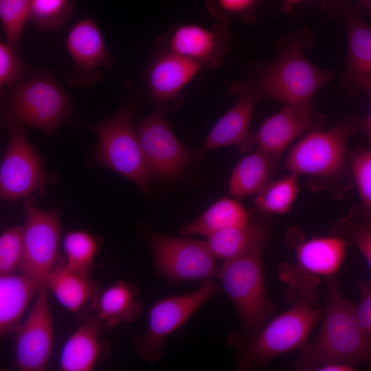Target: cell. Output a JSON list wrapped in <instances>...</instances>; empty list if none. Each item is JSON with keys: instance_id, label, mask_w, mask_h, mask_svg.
Returning <instances> with one entry per match:
<instances>
[{"instance_id": "cell-22", "label": "cell", "mask_w": 371, "mask_h": 371, "mask_svg": "<svg viewBox=\"0 0 371 371\" xmlns=\"http://www.w3.org/2000/svg\"><path fill=\"white\" fill-rule=\"evenodd\" d=\"M105 328L93 311L85 315L78 328L62 348L59 369L62 371L91 370L100 355L102 348L100 336Z\"/></svg>"}, {"instance_id": "cell-40", "label": "cell", "mask_w": 371, "mask_h": 371, "mask_svg": "<svg viewBox=\"0 0 371 371\" xmlns=\"http://www.w3.org/2000/svg\"><path fill=\"white\" fill-rule=\"evenodd\" d=\"M304 1V0H283L282 5H281V11L284 14H289L291 13L294 6L299 2Z\"/></svg>"}, {"instance_id": "cell-31", "label": "cell", "mask_w": 371, "mask_h": 371, "mask_svg": "<svg viewBox=\"0 0 371 371\" xmlns=\"http://www.w3.org/2000/svg\"><path fill=\"white\" fill-rule=\"evenodd\" d=\"M95 237L82 230L67 232L63 247L65 265L75 271L88 273L98 249Z\"/></svg>"}, {"instance_id": "cell-28", "label": "cell", "mask_w": 371, "mask_h": 371, "mask_svg": "<svg viewBox=\"0 0 371 371\" xmlns=\"http://www.w3.org/2000/svg\"><path fill=\"white\" fill-rule=\"evenodd\" d=\"M297 179V175L289 172L280 179L271 180L253 199L256 209L269 215L288 212L298 192Z\"/></svg>"}, {"instance_id": "cell-5", "label": "cell", "mask_w": 371, "mask_h": 371, "mask_svg": "<svg viewBox=\"0 0 371 371\" xmlns=\"http://www.w3.org/2000/svg\"><path fill=\"white\" fill-rule=\"evenodd\" d=\"M289 236L295 261L282 264L278 271L279 278L287 285L286 297L291 303H315L320 279L336 274L351 242L333 234L305 239L296 230H291Z\"/></svg>"}, {"instance_id": "cell-2", "label": "cell", "mask_w": 371, "mask_h": 371, "mask_svg": "<svg viewBox=\"0 0 371 371\" xmlns=\"http://www.w3.org/2000/svg\"><path fill=\"white\" fill-rule=\"evenodd\" d=\"M311 35L302 31L278 41V58L260 65L249 79L261 99L271 98L284 105H312L316 92L333 73L320 69L304 56Z\"/></svg>"}, {"instance_id": "cell-1", "label": "cell", "mask_w": 371, "mask_h": 371, "mask_svg": "<svg viewBox=\"0 0 371 371\" xmlns=\"http://www.w3.org/2000/svg\"><path fill=\"white\" fill-rule=\"evenodd\" d=\"M326 280L327 298L319 333L302 349L296 368L315 370L330 363L371 365V342L358 322L356 306L344 297L335 275Z\"/></svg>"}, {"instance_id": "cell-20", "label": "cell", "mask_w": 371, "mask_h": 371, "mask_svg": "<svg viewBox=\"0 0 371 371\" xmlns=\"http://www.w3.org/2000/svg\"><path fill=\"white\" fill-rule=\"evenodd\" d=\"M324 121L323 116L315 117L312 105H284L251 135V142L258 148L280 156L297 136L307 130L322 128Z\"/></svg>"}, {"instance_id": "cell-16", "label": "cell", "mask_w": 371, "mask_h": 371, "mask_svg": "<svg viewBox=\"0 0 371 371\" xmlns=\"http://www.w3.org/2000/svg\"><path fill=\"white\" fill-rule=\"evenodd\" d=\"M71 57L65 75L74 86H91L102 78V69H109L114 59L108 50L93 19L88 16L75 23L65 39Z\"/></svg>"}, {"instance_id": "cell-8", "label": "cell", "mask_w": 371, "mask_h": 371, "mask_svg": "<svg viewBox=\"0 0 371 371\" xmlns=\"http://www.w3.org/2000/svg\"><path fill=\"white\" fill-rule=\"evenodd\" d=\"M322 313V309L315 307V303L304 300L292 302L288 310L262 327L246 345L240 366L244 368L263 367L278 355L302 350Z\"/></svg>"}, {"instance_id": "cell-36", "label": "cell", "mask_w": 371, "mask_h": 371, "mask_svg": "<svg viewBox=\"0 0 371 371\" xmlns=\"http://www.w3.org/2000/svg\"><path fill=\"white\" fill-rule=\"evenodd\" d=\"M5 41L0 42V90L15 85L32 71Z\"/></svg>"}, {"instance_id": "cell-14", "label": "cell", "mask_w": 371, "mask_h": 371, "mask_svg": "<svg viewBox=\"0 0 371 371\" xmlns=\"http://www.w3.org/2000/svg\"><path fill=\"white\" fill-rule=\"evenodd\" d=\"M137 132L150 177L173 179L183 173L189 161L190 153L173 133L163 113L156 111L143 118Z\"/></svg>"}, {"instance_id": "cell-24", "label": "cell", "mask_w": 371, "mask_h": 371, "mask_svg": "<svg viewBox=\"0 0 371 371\" xmlns=\"http://www.w3.org/2000/svg\"><path fill=\"white\" fill-rule=\"evenodd\" d=\"M44 286L21 273L0 276V335L5 336L18 324L32 298Z\"/></svg>"}, {"instance_id": "cell-15", "label": "cell", "mask_w": 371, "mask_h": 371, "mask_svg": "<svg viewBox=\"0 0 371 371\" xmlns=\"http://www.w3.org/2000/svg\"><path fill=\"white\" fill-rule=\"evenodd\" d=\"M204 66L153 45L144 69L146 93L161 113L175 109L183 100L182 90Z\"/></svg>"}, {"instance_id": "cell-23", "label": "cell", "mask_w": 371, "mask_h": 371, "mask_svg": "<svg viewBox=\"0 0 371 371\" xmlns=\"http://www.w3.org/2000/svg\"><path fill=\"white\" fill-rule=\"evenodd\" d=\"M279 163L280 156L258 148L234 169L229 180V195L236 199L256 195L271 181Z\"/></svg>"}, {"instance_id": "cell-6", "label": "cell", "mask_w": 371, "mask_h": 371, "mask_svg": "<svg viewBox=\"0 0 371 371\" xmlns=\"http://www.w3.org/2000/svg\"><path fill=\"white\" fill-rule=\"evenodd\" d=\"M265 245L255 246L225 260L217 277L239 315L242 330L252 338L275 309L268 297L262 270Z\"/></svg>"}, {"instance_id": "cell-35", "label": "cell", "mask_w": 371, "mask_h": 371, "mask_svg": "<svg viewBox=\"0 0 371 371\" xmlns=\"http://www.w3.org/2000/svg\"><path fill=\"white\" fill-rule=\"evenodd\" d=\"M23 253V225L6 229L0 237V276L19 269Z\"/></svg>"}, {"instance_id": "cell-17", "label": "cell", "mask_w": 371, "mask_h": 371, "mask_svg": "<svg viewBox=\"0 0 371 371\" xmlns=\"http://www.w3.org/2000/svg\"><path fill=\"white\" fill-rule=\"evenodd\" d=\"M47 286L36 293L24 323L17 331L14 363L23 371H41L48 364L54 343V328Z\"/></svg>"}, {"instance_id": "cell-30", "label": "cell", "mask_w": 371, "mask_h": 371, "mask_svg": "<svg viewBox=\"0 0 371 371\" xmlns=\"http://www.w3.org/2000/svg\"><path fill=\"white\" fill-rule=\"evenodd\" d=\"M350 166L360 199V206L351 209L361 219L371 222V149L360 148L350 153Z\"/></svg>"}, {"instance_id": "cell-39", "label": "cell", "mask_w": 371, "mask_h": 371, "mask_svg": "<svg viewBox=\"0 0 371 371\" xmlns=\"http://www.w3.org/2000/svg\"><path fill=\"white\" fill-rule=\"evenodd\" d=\"M361 130L364 132L368 142L371 144V110L368 115L362 119Z\"/></svg>"}, {"instance_id": "cell-41", "label": "cell", "mask_w": 371, "mask_h": 371, "mask_svg": "<svg viewBox=\"0 0 371 371\" xmlns=\"http://www.w3.org/2000/svg\"><path fill=\"white\" fill-rule=\"evenodd\" d=\"M359 5L371 14V0H359Z\"/></svg>"}, {"instance_id": "cell-25", "label": "cell", "mask_w": 371, "mask_h": 371, "mask_svg": "<svg viewBox=\"0 0 371 371\" xmlns=\"http://www.w3.org/2000/svg\"><path fill=\"white\" fill-rule=\"evenodd\" d=\"M138 289L131 282L118 281L109 286L90 304L92 311L106 328L133 322L143 309L137 299Z\"/></svg>"}, {"instance_id": "cell-38", "label": "cell", "mask_w": 371, "mask_h": 371, "mask_svg": "<svg viewBox=\"0 0 371 371\" xmlns=\"http://www.w3.org/2000/svg\"><path fill=\"white\" fill-rule=\"evenodd\" d=\"M354 364L347 363H330L319 366L317 371H350L354 370Z\"/></svg>"}, {"instance_id": "cell-37", "label": "cell", "mask_w": 371, "mask_h": 371, "mask_svg": "<svg viewBox=\"0 0 371 371\" xmlns=\"http://www.w3.org/2000/svg\"><path fill=\"white\" fill-rule=\"evenodd\" d=\"M360 301L356 306L358 322L371 342V281L364 280L359 284Z\"/></svg>"}, {"instance_id": "cell-33", "label": "cell", "mask_w": 371, "mask_h": 371, "mask_svg": "<svg viewBox=\"0 0 371 371\" xmlns=\"http://www.w3.org/2000/svg\"><path fill=\"white\" fill-rule=\"evenodd\" d=\"M330 232L354 243L371 267V222L361 219L350 209L347 216L334 223Z\"/></svg>"}, {"instance_id": "cell-13", "label": "cell", "mask_w": 371, "mask_h": 371, "mask_svg": "<svg viewBox=\"0 0 371 371\" xmlns=\"http://www.w3.org/2000/svg\"><path fill=\"white\" fill-rule=\"evenodd\" d=\"M155 46L212 69L221 67L231 47L229 25L219 21L210 27L194 23L172 26L158 36Z\"/></svg>"}, {"instance_id": "cell-12", "label": "cell", "mask_w": 371, "mask_h": 371, "mask_svg": "<svg viewBox=\"0 0 371 371\" xmlns=\"http://www.w3.org/2000/svg\"><path fill=\"white\" fill-rule=\"evenodd\" d=\"M150 248L157 271L173 282L217 276L219 268L206 242L157 234Z\"/></svg>"}, {"instance_id": "cell-11", "label": "cell", "mask_w": 371, "mask_h": 371, "mask_svg": "<svg viewBox=\"0 0 371 371\" xmlns=\"http://www.w3.org/2000/svg\"><path fill=\"white\" fill-rule=\"evenodd\" d=\"M23 253L21 273L43 286L56 266L60 223L57 212L38 207L32 197L25 199Z\"/></svg>"}, {"instance_id": "cell-4", "label": "cell", "mask_w": 371, "mask_h": 371, "mask_svg": "<svg viewBox=\"0 0 371 371\" xmlns=\"http://www.w3.org/2000/svg\"><path fill=\"white\" fill-rule=\"evenodd\" d=\"M2 124L32 127L53 134L69 118L71 102L56 79L45 71H33L1 93Z\"/></svg>"}, {"instance_id": "cell-18", "label": "cell", "mask_w": 371, "mask_h": 371, "mask_svg": "<svg viewBox=\"0 0 371 371\" xmlns=\"http://www.w3.org/2000/svg\"><path fill=\"white\" fill-rule=\"evenodd\" d=\"M229 92L237 101L212 127L194 158L221 147L235 146L243 153L253 146L249 126L255 106L262 99L249 79L234 82Z\"/></svg>"}, {"instance_id": "cell-29", "label": "cell", "mask_w": 371, "mask_h": 371, "mask_svg": "<svg viewBox=\"0 0 371 371\" xmlns=\"http://www.w3.org/2000/svg\"><path fill=\"white\" fill-rule=\"evenodd\" d=\"M75 0H32L28 21L41 31L63 27L73 15Z\"/></svg>"}, {"instance_id": "cell-19", "label": "cell", "mask_w": 371, "mask_h": 371, "mask_svg": "<svg viewBox=\"0 0 371 371\" xmlns=\"http://www.w3.org/2000/svg\"><path fill=\"white\" fill-rule=\"evenodd\" d=\"M337 4L348 38L344 83L352 91H365L371 97V27L363 20L360 5Z\"/></svg>"}, {"instance_id": "cell-26", "label": "cell", "mask_w": 371, "mask_h": 371, "mask_svg": "<svg viewBox=\"0 0 371 371\" xmlns=\"http://www.w3.org/2000/svg\"><path fill=\"white\" fill-rule=\"evenodd\" d=\"M251 214L236 199L225 197L183 226L179 234L186 237L199 234L208 238L225 229L245 224Z\"/></svg>"}, {"instance_id": "cell-27", "label": "cell", "mask_w": 371, "mask_h": 371, "mask_svg": "<svg viewBox=\"0 0 371 371\" xmlns=\"http://www.w3.org/2000/svg\"><path fill=\"white\" fill-rule=\"evenodd\" d=\"M47 286L57 301L71 312L79 311L95 299V284L88 273L71 270L65 263L56 265Z\"/></svg>"}, {"instance_id": "cell-34", "label": "cell", "mask_w": 371, "mask_h": 371, "mask_svg": "<svg viewBox=\"0 0 371 371\" xmlns=\"http://www.w3.org/2000/svg\"><path fill=\"white\" fill-rule=\"evenodd\" d=\"M263 0H205L209 14L216 21L229 24L238 17L245 24H251L256 18L257 10Z\"/></svg>"}, {"instance_id": "cell-32", "label": "cell", "mask_w": 371, "mask_h": 371, "mask_svg": "<svg viewBox=\"0 0 371 371\" xmlns=\"http://www.w3.org/2000/svg\"><path fill=\"white\" fill-rule=\"evenodd\" d=\"M31 1L0 0V21L4 41L17 53L25 23L28 21Z\"/></svg>"}, {"instance_id": "cell-3", "label": "cell", "mask_w": 371, "mask_h": 371, "mask_svg": "<svg viewBox=\"0 0 371 371\" xmlns=\"http://www.w3.org/2000/svg\"><path fill=\"white\" fill-rule=\"evenodd\" d=\"M361 121L350 115L329 130L310 131L289 150L284 168L311 177L313 189L330 190L340 183L346 190L351 175L347 144L352 134L361 130Z\"/></svg>"}, {"instance_id": "cell-21", "label": "cell", "mask_w": 371, "mask_h": 371, "mask_svg": "<svg viewBox=\"0 0 371 371\" xmlns=\"http://www.w3.org/2000/svg\"><path fill=\"white\" fill-rule=\"evenodd\" d=\"M271 216L256 209L245 224L225 229L208 237L207 246L216 258L225 261L255 246L265 245L271 235Z\"/></svg>"}, {"instance_id": "cell-9", "label": "cell", "mask_w": 371, "mask_h": 371, "mask_svg": "<svg viewBox=\"0 0 371 371\" xmlns=\"http://www.w3.org/2000/svg\"><path fill=\"white\" fill-rule=\"evenodd\" d=\"M52 179L38 153L27 139L25 128L8 126V145L0 168V195L14 201L41 193Z\"/></svg>"}, {"instance_id": "cell-7", "label": "cell", "mask_w": 371, "mask_h": 371, "mask_svg": "<svg viewBox=\"0 0 371 371\" xmlns=\"http://www.w3.org/2000/svg\"><path fill=\"white\" fill-rule=\"evenodd\" d=\"M135 102L124 104L108 117L87 125L97 136L95 159L149 192V173L133 123Z\"/></svg>"}, {"instance_id": "cell-10", "label": "cell", "mask_w": 371, "mask_h": 371, "mask_svg": "<svg viewBox=\"0 0 371 371\" xmlns=\"http://www.w3.org/2000/svg\"><path fill=\"white\" fill-rule=\"evenodd\" d=\"M218 291L217 284L207 278L190 293L171 296L157 302L150 309L147 330L134 340L139 355L148 361H158L163 355V348L168 335L183 325Z\"/></svg>"}]
</instances>
